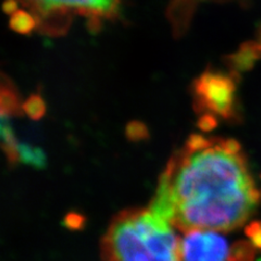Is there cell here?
Returning a JSON list of instances; mask_svg holds the SVG:
<instances>
[{
  "instance_id": "1",
  "label": "cell",
  "mask_w": 261,
  "mask_h": 261,
  "mask_svg": "<svg viewBox=\"0 0 261 261\" xmlns=\"http://www.w3.org/2000/svg\"><path fill=\"white\" fill-rule=\"evenodd\" d=\"M260 206L261 182L240 143L193 134L169 159L149 208L181 232H227Z\"/></svg>"
},
{
  "instance_id": "2",
  "label": "cell",
  "mask_w": 261,
  "mask_h": 261,
  "mask_svg": "<svg viewBox=\"0 0 261 261\" xmlns=\"http://www.w3.org/2000/svg\"><path fill=\"white\" fill-rule=\"evenodd\" d=\"M100 261H182L181 239L150 208L126 209L103 234Z\"/></svg>"
},
{
  "instance_id": "3",
  "label": "cell",
  "mask_w": 261,
  "mask_h": 261,
  "mask_svg": "<svg viewBox=\"0 0 261 261\" xmlns=\"http://www.w3.org/2000/svg\"><path fill=\"white\" fill-rule=\"evenodd\" d=\"M236 73L232 70H207L193 84L194 108L202 130L221 122H236L241 117Z\"/></svg>"
},
{
  "instance_id": "4",
  "label": "cell",
  "mask_w": 261,
  "mask_h": 261,
  "mask_svg": "<svg viewBox=\"0 0 261 261\" xmlns=\"http://www.w3.org/2000/svg\"><path fill=\"white\" fill-rule=\"evenodd\" d=\"M36 14L38 27L48 34H61L69 27V14L77 13L87 18H112L120 0H22Z\"/></svg>"
},
{
  "instance_id": "5",
  "label": "cell",
  "mask_w": 261,
  "mask_h": 261,
  "mask_svg": "<svg viewBox=\"0 0 261 261\" xmlns=\"http://www.w3.org/2000/svg\"><path fill=\"white\" fill-rule=\"evenodd\" d=\"M181 239L182 261H231L232 245L214 230H192Z\"/></svg>"
},
{
  "instance_id": "6",
  "label": "cell",
  "mask_w": 261,
  "mask_h": 261,
  "mask_svg": "<svg viewBox=\"0 0 261 261\" xmlns=\"http://www.w3.org/2000/svg\"><path fill=\"white\" fill-rule=\"evenodd\" d=\"M23 112V102L18 89L8 81H0V114L10 118L20 117Z\"/></svg>"
},
{
  "instance_id": "7",
  "label": "cell",
  "mask_w": 261,
  "mask_h": 261,
  "mask_svg": "<svg viewBox=\"0 0 261 261\" xmlns=\"http://www.w3.org/2000/svg\"><path fill=\"white\" fill-rule=\"evenodd\" d=\"M9 28L18 34L29 35L38 28V20L33 12L19 9L10 15Z\"/></svg>"
},
{
  "instance_id": "8",
  "label": "cell",
  "mask_w": 261,
  "mask_h": 261,
  "mask_svg": "<svg viewBox=\"0 0 261 261\" xmlns=\"http://www.w3.org/2000/svg\"><path fill=\"white\" fill-rule=\"evenodd\" d=\"M47 110V106L44 98L39 94H32L23 102V111L32 120H40Z\"/></svg>"
},
{
  "instance_id": "9",
  "label": "cell",
  "mask_w": 261,
  "mask_h": 261,
  "mask_svg": "<svg viewBox=\"0 0 261 261\" xmlns=\"http://www.w3.org/2000/svg\"><path fill=\"white\" fill-rule=\"evenodd\" d=\"M20 162L31 166H43L44 165V152L42 149L36 148L29 144H20L19 147Z\"/></svg>"
},
{
  "instance_id": "10",
  "label": "cell",
  "mask_w": 261,
  "mask_h": 261,
  "mask_svg": "<svg viewBox=\"0 0 261 261\" xmlns=\"http://www.w3.org/2000/svg\"><path fill=\"white\" fill-rule=\"evenodd\" d=\"M126 135L132 141L143 140V138L148 137V129L142 122L133 121L126 126Z\"/></svg>"
},
{
  "instance_id": "11",
  "label": "cell",
  "mask_w": 261,
  "mask_h": 261,
  "mask_svg": "<svg viewBox=\"0 0 261 261\" xmlns=\"http://www.w3.org/2000/svg\"><path fill=\"white\" fill-rule=\"evenodd\" d=\"M2 9L8 15L13 14L16 10H19V0H5Z\"/></svg>"
}]
</instances>
